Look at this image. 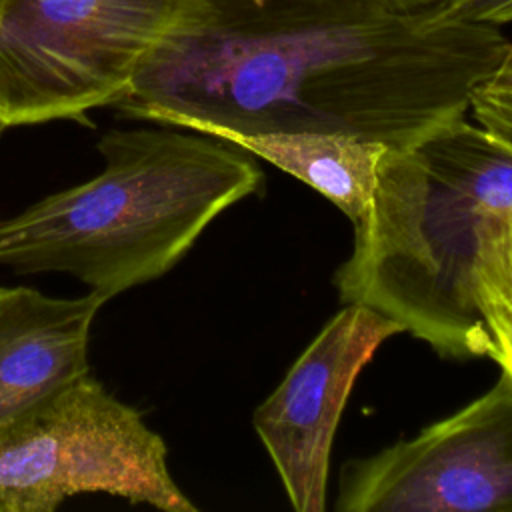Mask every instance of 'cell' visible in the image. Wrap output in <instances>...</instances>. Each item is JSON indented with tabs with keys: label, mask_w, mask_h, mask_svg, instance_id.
Returning <instances> with one entry per match:
<instances>
[{
	"label": "cell",
	"mask_w": 512,
	"mask_h": 512,
	"mask_svg": "<svg viewBox=\"0 0 512 512\" xmlns=\"http://www.w3.org/2000/svg\"><path fill=\"white\" fill-rule=\"evenodd\" d=\"M510 46L502 26L366 0H176L112 108L220 140L306 130L408 148L468 116Z\"/></svg>",
	"instance_id": "cell-1"
},
{
	"label": "cell",
	"mask_w": 512,
	"mask_h": 512,
	"mask_svg": "<svg viewBox=\"0 0 512 512\" xmlns=\"http://www.w3.org/2000/svg\"><path fill=\"white\" fill-rule=\"evenodd\" d=\"M512 210V154L468 116L408 148H386L370 208L336 270L364 304L446 358L490 356L474 296L480 226Z\"/></svg>",
	"instance_id": "cell-2"
},
{
	"label": "cell",
	"mask_w": 512,
	"mask_h": 512,
	"mask_svg": "<svg viewBox=\"0 0 512 512\" xmlns=\"http://www.w3.org/2000/svg\"><path fill=\"white\" fill-rule=\"evenodd\" d=\"M102 170L0 218V266L74 276L104 302L164 276L262 170L242 148L192 130H110Z\"/></svg>",
	"instance_id": "cell-3"
},
{
	"label": "cell",
	"mask_w": 512,
	"mask_h": 512,
	"mask_svg": "<svg viewBox=\"0 0 512 512\" xmlns=\"http://www.w3.org/2000/svg\"><path fill=\"white\" fill-rule=\"evenodd\" d=\"M82 492L198 510L170 474L162 436L90 372L0 436V512H52Z\"/></svg>",
	"instance_id": "cell-4"
},
{
	"label": "cell",
	"mask_w": 512,
	"mask_h": 512,
	"mask_svg": "<svg viewBox=\"0 0 512 512\" xmlns=\"http://www.w3.org/2000/svg\"><path fill=\"white\" fill-rule=\"evenodd\" d=\"M176 0H0V120H82L112 106Z\"/></svg>",
	"instance_id": "cell-5"
},
{
	"label": "cell",
	"mask_w": 512,
	"mask_h": 512,
	"mask_svg": "<svg viewBox=\"0 0 512 512\" xmlns=\"http://www.w3.org/2000/svg\"><path fill=\"white\" fill-rule=\"evenodd\" d=\"M338 512H512V380L422 428L350 460Z\"/></svg>",
	"instance_id": "cell-6"
},
{
	"label": "cell",
	"mask_w": 512,
	"mask_h": 512,
	"mask_svg": "<svg viewBox=\"0 0 512 512\" xmlns=\"http://www.w3.org/2000/svg\"><path fill=\"white\" fill-rule=\"evenodd\" d=\"M402 326L344 304L254 410L252 424L296 512H324L334 436L364 366Z\"/></svg>",
	"instance_id": "cell-7"
},
{
	"label": "cell",
	"mask_w": 512,
	"mask_h": 512,
	"mask_svg": "<svg viewBox=\"0 0 512 512\" xmlns=\"http://www.w3.org/2000/svg\"><path fill=\"white\" fill-rule=\"evenodd\" d=\"M104 300L0 286V436L88 370L90 330Z\"/></svg>",
	"instance_id": "cell-8"
},
{
	"label": "cell",
	"mask_w": 512,
	"mask_h": 512,
	"mask_svg": "<svg viewBox=\"0 0 512 512\" xmlns=\"http://www.w3.org/2000/svg\"><path fill=\"white\" fill-rule=\"evenodd\" d=\"M226 142L270 162L330 200L356 226L364 220L384 144L338 132H254Z\"/></svg>",
	"instance_id": "cell-9"
},
{
	"label": "cell",
	"mask_w": 512,
	"mask_h": 512,
	"mask_svg": "<svg viewBox=\"0 0 512 512\" xmlns=\"http://www.w3.org/2000/svg\"><path fill=\"white\" fill-rule=\"evenodd\" d=\"M474 296L490 334L488 358L512 380V210L480 226Z\"/></svg>",
	"instance_id": "cell-10"
},
{
	"label": "cell",
	"mask_w": 512,
	"mask_h": 512,
	"mask_svg": "<svg viewBox=\"0 0 512 512\" xmlns=\"http://www.w3.org/2000/svg\"><path fill=\"white\" fill-rule=\"evenodd\" d=\"M468 114L512 154V46L472 92Z\"/></svg>",
	"instance_id": "cell-11"
},
{
	"label": "cell",
	"mask_w": 512,
	"mask_h": 512,
	"mask_svg": "<svg viewBox=\"0 0 512 512\" xmlns=\"http://www.w3.org/2000/svg\"><path fill=\"white\" fill-rule=\"evenodd\" d=\"M386 10L404 12V14H422V12H448L462 4L464 0H366Z\"/></svg>",
	"instance_id": "cell-12"
},
{
	"label": "cell",
	"mask_w": 512,
	"mask_h": 512,
	"mask_svg": "<svg viewBox=\"0 0 512 512\" xmlns=\"http://www.w3.org/2000/svg\"><path fill=\"white\" fill-rule=\"evenodd\" d=\"M4 130H6V124H4V122H2V120H0V136H2V134H4Z\"/></svg>",
	"instance_id": "cell-13"
}]
</instances>
